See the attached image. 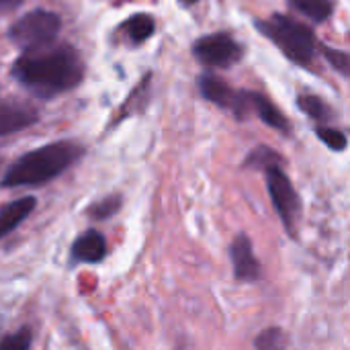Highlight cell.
I'll use <instances>...</instances> for the list:
<instances>
[{"instance_id":"6da1fadb","label":"cell","mask_w":350,"mask_h":350,"mask_svg":"<svg viewBox=\"0 0 350 350\" xmlns=\"http://www.w3.org/2000/svg\"><path fill=\"white\" fill-rule=\"evenodd\" d=\"M10 74L31 94L49 100L80 86L84 80V62L76 47L51 43L41 49L23 51L14 59Z\"/></svg>"},{"instance_id":"ffe728a7","label":"cell","mask_w":350,"mask_h":350,"mask_svg":"<svg viewBox=\"0 0 350 350\" xmlns=\"http://www.w3.org/2000/svg\"><path fill=\"white\" fill-rule=\"evenodd\" d=\"M31 342H33V332L29 326H23L0 340V350H29Z\"/></svg>"},{"instance_id":"2e32d148","label":"cell","mask_w":350,"mask_h":350,"mask_svg":"<svg viewBox=\"0 0 350 350\" xmlns=\"http://www.w3.org/2000/svg\"><path fill=\"white\" fill-rule=\"evenodd\" d=\"M121 205H123V197L121 195H109V197L92 203L86 209V215L92 217V219H96V221H105V219H111L113 215H117L119 209H121Z\"/></svg>"},{"instance_id":"7c38bea8","label":"cell","mask_w":350,"mask_h":350,"mask_svg":"<svg viewBox=\"0 0 350 350\" xmlns=\"http://www.w3.org/2000/svg\"><path fill=\"white\" fill-rule=\"evenodd\" d=\"M35 207H37V199L31 195L0 205V240L10 232H14L33 213Z\"/></svg>"},{"instance_id":"d6986e66","label":"cell","mask_w":350,"mask_h":350,"mask_svg":"<svg viewBox=\"0 0 350 350\" xmlns=\"http://www.w3.org/2000/svg\"><path fill=\"white\" fill-rule=\"evenodd\" d=\"M316 135L332 150V152H345L349 146V137L345 131L336 129V127H326V125H318L316 127Z\"/></svg>"},{"instance_id":"cb8c5ba5","label":"cell","mask_w":350,"mask_h":350,"mask_svg":"<svg viewBox=\"0 0 350 350\" xmlns=\"http://www.w3.org/2000/svg\"><path fill=\"white\" fill-rule=\"evenodd\" d=\"M0 330H2V316H0Z\"/></svg>"},{"instance_id":"44dd1931","label":"cell","mask_w":350,"mask_h":350,"mask_svg":"<svg viewBox=\"0 0 350 350\" xmlns=\"http://www.w3.org/2000/svg\"><path fill=\"white\" fill-rule=\"evenodd\" d=\"M324 57L328 59V64L338 70L342 76L350 74V55L342 49H332V47H324Z\"/></svg>"},{"instance_id":"e0dca14e","label":"cell","mask_w":350,"mask_h":350,"mask_svg":"<svg viewBox=\"0 0 350 350\" xmlns=\"http://www.w3.org/2000/svg\"><path fill=\"white\" fill-rule=\"evenodd\" d=\"M287 345H289V338H287L285 330H281L277 326L262 330L254 340L256 350H287Z\"/></svg>"},{"instance_id":"52a82bcc","label":"cell","mask_w":350,"mask_h":350,"mask_svg":"<svg viewBox=\"0 0 350 350\" xmlns=\"http://www.w3.org/2000/svg\"><path fill=\"white\" fill-rule=\"evenodd\" d=\"M230 260H232V269H234V277L242 283H254L262 277L260 271V262L254 256V248L252 242L246 234H238L232 240L230 246Z\"/></svg>"},{"instance_id":"9c48e42d","label":"cell","mask_w":350,"mask_h":350,"mask_svg":"<svg viewBox=\"0 0 350 350\" xmlns=\"http://www.w3.org/2000/svg\"><path fill=\"white\" fill-rule=\"evenodd\" d=\"M107 256V240L98 230L82 232L70 248V265H98Z\"/></svg>"},{"instance_id":"5b68a950","label":"cell","mask_w":350,"mask_h":350,"mask_svg":"<svg viewBox=\"0 0 350 350\" xmlns=\"http://www.w3.org/2000/svg\"><path fill=\"white\" fill-rule=\"evenodd\" d=\"M267 174V189L273 201L275 211L279 213L285 230L289 232L291 238L297 236V224L301 217V199L291 183V178L285 174V170L281 168V164L269 166L262 170Z\"/></svg>"},{"instance_id":"7a4b0ae2","label":"cell","mask_w":350,"mask_h":350,"mask_svg":"<svg viewBox=\"0 0 350 350\" xmlns=\"http://www.w3.org/2000/svg\"><path fill=\"white\" fill-rule=\"evenodd\" d=\"M84 146L72 139H59L35 148L10 164L0 180V187L16 189L47 185L49 180L64 174L72 164H76L84 156Z\"/></svg>"},{"instance_id":"ba28073f","label":"cell","mask_w":350,"mask_h":350,"mask_svg":"<svg viewBox=\"0 0 350 350\" xmlns=\"http://www.w3.org/2000/svg\"><path fill=\"white\" fill-rule=\"evenodd\" d=\"M39 121V111L16 98H0V137L23 131Z\"/></svg>"},{"instance_id":"4fadbf2b","label":"cell","mask_w":350,"mask_h":350,"mask_svg":"<svg viewBox=\"0 0 350 350\" xmlns=\"http://www.w3.org/2000/svg\"><path fill=\"white\" fill-rule=\"evenodd\" d=\"M252 117H258L265 125H269L281 133L291 131L289 119L281 113V109L271 98H267L260 92H254V96H252Z\"/></svg>"},{"instance_id":"8fae6325","label":"cell","mask_w":350,"mask_h":350,"mask_svg":"<svg viewBox=\"0 0 350 350\" xmlns=\"http://www.w3.org/2000/svg\"><path fill=\"white\" fill-rule=\"evenodd\" d=\"M197 86H199V92H201V96L205 100H209V103H213V105H217V107H221L226 111L232 109L238 88L230 86L221 76L211 74V72L201 74L197 78Z\"/></svg>"},{"instance_id":"3957f363","label":"cell","mask_w":350,"mask_h":350,"mask_svg":"<svg viewBox=\"0 0 350 350\" xmlns=\"http://www.w3.org/2000/svg\"><path fill=\"white\" fill-rule=\"evenodd\" d=\"M254 27L258 33L267 39H271L281 53L291 59L297 66H310L316 57L318 41L314 31L304 25L301 21H295L287 14L275 12L269 18L254 21Z\"/></svg>"},{"instance_id":"603a6c76","label":"cell","mask_w":350,"mask_h":350,"mask_svg":"<svg viewBox=\"0 0 350 350\" xmlns=\"http://www.w3.org/2000/svg\"><path fill=\"white\" fill-rule=\"evenodd\" d=\"M180 2V6H193V4H197L199 0H178Z\"/></svg>"},{"instance_id":"9a60e30c","label":"cell","mask_w":350,"mask_h":350,"mask_svg":"<svg viewBox=\"0 0 350 350\" xmlns=\"http://www.w3.org/2000/svg\"><path fill=\"white\" fill-rule=\"evenodd\" d=\"M297 107L314 121H328L332 117V109L328 107V103L322 98V96H316V94H299L297 96Z\"/></svg>"},{"instance_id":"277c9868","label":"cell","mask_w":350,"mask_h":350,"mask_svg":"<svg viewBox=\"0 0 350 350\" xmlns=\"http://www.w3.org/2000/svg\"><path fill=\"white\" fill-rule=\"evenodd\" d=\"M62 31L59 14L51 10H31L16 18L8 29V39L23 51H33L55 43Z\"/></svg>"},{"instance_id":"ac0fdd59","label":"cell","mask_w":350,"mask_h":350,"mask_svg":"<svg viewBox=\"0 0 350 350\" xmlns=\"http://www.w3.org/2000/svg\"><path fill=\"white\" fill-rule=\"evenodd\" d=\"M275 164H283V158L275 150H271L267 146H258L244 160V166H252V168H258V170H265V168L275 166Z\"/></svg>"},{"instance_id":"8992f818","label":"cell","mask_w":350,"mask_h":350,"mask_svg":"<svg viewBox=\"0 0 350 350\" xmlns=\"http://www.w3.org/2000/svg\"><path fill=\"white\" fill-rule=\"evenodd\" d=\"M193 55L207 68H232L244 57V45L230 33L217 31L193 43Z\"/></svg>"},{"instance_id":"7402d4cb","label":"cell","mask_w":350,"mask_h":350,"mask_svg":"<svg viewBox=\"0 0 350 350\" xmlns=\"http://www.w3.org/2000/svg\"><path fill=\"white\" fill-rule=\"evenodd\" d=\"M25 0H0V12H6V10H14L23 4Z\"/></svg>"},{"instance_id":"5bb4252c","label":"cell","mask_w":350,"mask_h":350,"mask_svg":"<svg viewBox=\"0 0 350 350\" xmlns=\"http://www.w3.org/2000/svg\"><path fill=\"white\" fill-rule=\"evenodd\" d=\"M289 4L316 23H326L336 8L334 0H289Z\"/></svg>"},{"instance_id":"30bf717a","label":"cell","mask_w":350,"mask_h":350,"mask_svg":"<svg viewBox=\"0 0 350 350\" xmlns=\"http://www.w3.org/2000/svg\"><path fill=\"white\" fill-rule=\"evenodd\" d=\"M156 33V21L148 12H137L117 25L115 35L129 47H139Z\"/></svg>"}]
</instances>
